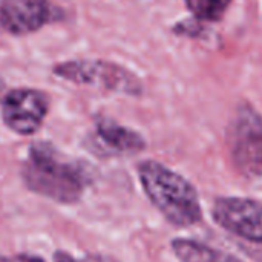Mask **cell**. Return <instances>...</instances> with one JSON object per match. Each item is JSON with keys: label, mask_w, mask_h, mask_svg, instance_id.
<instances>
[{"label": "cell", "mask_w": 262, "mask_h": 262, "mask_svg": "<svg viewBox=\"0 0 262 262\" xmlns=\"http://www.w3.org/2000/svg\"><path fill=\"white\" fill-rule=\"evenodd\" d=\"M21 175L31 192L63 204L78 201L89 183V175L81 164L63 160L46 143L31 146Z\"/></svg>", "instance_id": "cell-1"}, {"label": "cell", "mask_w": 262, "mask_h": 262, "mask_svg": "<svg viewBox=\"0 0 262 262\" xmlns=\"http://www.w3.org/2000/svg\"><path fill=\"white\" fill-rule=\"evenodd\" d=\"M140 184L155 209L177 227H190L203 218L195 186L167 166L146 160L138 164Z\"/></svg>", "instance_id": "cell-2"}, {"label": "cell", "mask_w": 262, "mask_h": 262, "mask_svg": "<svg viewBox=\"0 0 262 262\" xmlns=\"http://www.w3.org/2000/svg\"><path fill=\"white\" fill-rule=\"evenodd\" d=\"M227 144L235 169L247 180L262 177V117L250 104H241L229 127Z\"/></svg>", "instance_id": "cell-3"}, {"label": "cell", "mask_w": 262, "mask_h": 262, "mask_svg": "<svg viewBox=\"0 0 262 262\" xmlns=\"http://www.w3.org/2000/svg\"><path fill=\"white\" fill-rule=\"evenodd\" d=\"M54 74L75 84H92L114 92L140 94L141 84L132 72L101 60H72L54 68Z\"/></svg>", "instance_id": "cell-4"}, {"label": "cell", "mask_w": 262, "mask_h": 262, "mask_svg": "<svg viewBox=\"0 0 262 262\" xmlns=\"http://www.w3.org/2000/svg\"><path fill=\"white\" fill-rule=\"evenodd\" d=\"M213 221L229 233L262 244V203L244 196H220L212 206Z\"/></svg>", "instance_id": "cell-5"}, {"label": "cell", "mask_w": 262, "mask_h": 262, "mask_svg": "<svg viewBox=\"0 0 262 262\" xmlns=\"http://www.w3.org/2000/svg\"><path fill=\"white\" fill-rule=\"evenodd\" d=\"M48 111V97L35 89H14L2 100L3 123L18 135L35 134Z\"/></svg>", "instance_id": "cell-6"}, {"label": "cell", "mask_w": 262, "mask_h": 262, "mask_svg": "<svg viewBox=\"0 0 262 262\" xmlns=\"http://www.w3.org/2000/svg\"><path fill=\"white\" fill-rule=\"evenodd\" d=\"M52 15L48 0H2L0 25L14 35H26L45 26Z\"/></svg>", "instance_id": "cell-7"}, {"label": "cell", "mask_w": 262, "mask_h": 262, "mask_svg": "<svg viewBox=\"0 0 262 262\" xmlns=\"http://www.w3.org/2000/svg\"><path fill=\"white\" fill-rule=\"evenodd\" d=\"M97 137L111 152L115 154H137L146 147V141L138 132L109 118H98Z\"/></svg>", "instance_id": "cell-8"}, {"label": "cell", "mask_w": 262, "mask_h": 262, "mask_svg": "<svg viewBox=\"0 0 262 262\" xmlns=\"http://www.w3.org/2000/svg\"><path fill=\"white\" fill-rule=\"evenodd\" d=\"M170 246L181 262H244L232 253L213 249L196 239L175 238Z\"/></svg>", "instance_id": "cell-9"}, {"label": "cell", "mask_w": 262, "mask_h": 262, "mask_svg": "<svg viewBox=\"0 0 262 262\" xmlns=\"http://www.w3.org/2000/svg\"><path fill=\"white\" fill-rule=\"evenodd\" d=\"M186 5L200 20L215 21L224 15L230 0H186Z\"/></svg>", "instance_id": "cell-10"}, {"label": "cell", "mask_w": 262, "mask_h": 262, "mask_svg": "<svg viewBox=\"0 0 262 262\" xmlns=\"http://www.w3.org/2000/svg\"><path fill=\"white\" fill-rule=\"evenodd\" d=\"M54 262H114L112 259L106 258V256H98V255H89L86 258H74L66 252H55L54 253Z\"/></svg>", "instance_id": "cell-11"}, {"label": "cell", "mask_w": 262, "mask_h": 262, "mask_svg": "<svg viewBox=\"0 0 262 262\" xmlns=\"http://www.w3.org/2000/svg\"><path fill=\"white\" fill-rule=\"evenodd\" d=\"M203 31H204V28H203L201 23L196 21V20H186V21H183V23H178V26L175 28V32L184 34V35H189V37L201 35Z\"/></svg>", "instance_id": "cell-12"}, {"label": "cell", "mask_w": 262, "mask_h": 262, "mask_svg": "<svg viewBox=\"0 0 262 262\" xmlns=\"http://www.w3.org/2000/svg\"><path fill=\"white\" fill-rule=\"evenodd\" d=\"M2 262H45L38 256H32V255H17L12 258H6L2 259Z\"/></svg>", "instance_id": "cell-13"}, {"label": "cell", "mask_w": 262, "mask_h": 262, "mask_svg": "<svg viewBox=\"0 0 262 262\" xmlns=\"http://www.w3.org/2000/svg\"><path fill=\"white\" fill-rule=\"evenodd\" d=\"M5 91H6V88H5V81L0 78V100H3V98H5V95H6V94H5Z\"/></svg>", "instance_id": "cell-14"}]
</instances>
